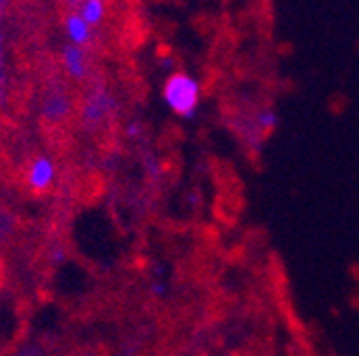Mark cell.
I'll list each match as a JSON object with an SVG mask.
<instances>
[{"label": "cell", "instance_id": "cell-1", "mask_svg": "<svg viewBox=\"0 0 359 356\" xmlns=\"http://www.w3.org/2000/svg\"><path fill=\"white\" fill-rule=\"evenodd\" d=\"M163 99L175 115L193 118L199 107V99H201L199 83L195 77H191L187 73H173L165 81Z\"/></svg>", "mask_w": 359, "mask_h": 356}, {"label": "cell", "instance_id": "cell-2", "mask_svg": "<svg viewBox=\"0 0 359 356\" xmlns=\"http://www.w3.org/2000/svg\"><path fill=\"white\" fill-rule=\"evenodd\" d=\"M54 177H56V166L48 156H39L32 160V164L28 169V184L32 190H36V192L48 190L54 182Z\"/></svg>", "mask_w": 359, "mask_h": 356}, {"label": "cell", "instance_id": "cell-3", "mask_svg": "<svg viewBox=\"0 0 359 356\" xmlns=\"http://www.w3.org/2000/svg\"><path fill=\"white\" fill-rule=\"evenodd\" d=\"M65 34L71 45L83 48L93 38V26H90L77 11H69L65 15Z\"/></svg>", "mask_w": 359, "mask_h": 356}, {"label": "cell", "instance_id": "cell-4", "mask_svg": "<svg viewBox=\"0 0 359 356\" xmlns=\"http://www.w3.org/2000/svg\"><path fill=\"white\" fill-rule=\"evenodd\" d=\"M111 109H114V99H111L107 92L99 90L95 97H90V99L86 101V105H83V109H81L83 124H88V126L99 124Z\"/></svg>", "mask_w": 359, "mask_h": 356}, {"label": "cell", "instance_id": "cell-5", "mask_svg": "<svg viewBox=\"0 0 359 356\" xmlns=\"http://www.w3.org/2000/svg\"><path fill=\"white\" fill-rule=\"evenodd\" d=\"M62 66L65 71L69 73V77L81 81L86 79L88 75V56L83 52V48H77V45H65L62 48Z\"/></svg>", "mask_w": 359, "mask_h": 356}, {"label": "cell", "instance_id": "cell-6", "mask_svg": "<svg viewBox=\"0 0 359 356\" xmlns=\"http://www.w3.org/2000/svg\"><path fill=\"white\" fill-rule=\"evenodd\" d=\"M69 109H71V99L62 87H58V90L56 87L50 90L43 101V115L48 120H62L69 113Z\"/></svg>", "mask_w": 359, "mask_h": 356}, {"label": "cell", "instance_id": "cell-7", "mask_svg": "<svg viewBox=\"0 0 359 356\" xmlns=\"http://www.w3.org/2000/svg\"><path fill=\"white\" fill-rule=\"evenodd\" d=\"M77 13L90 24V26H99L105 20V0H81Z\"/></svg>", "mask_w": 359, "mask_h": 356}, {"label": "cell", "instance_id": "cell-8", "mask_svg": "<svg viewBox=\"0 0 359 356\" xmlns=\"http://www.w3.org/2000/svg\"><path fill=\"white\" fill-rule=\"evenodd\" d=\"M135 132H140V124H130L128 126V135L130 137H135Z\"/></svg>", "mask_w": 359, "mask_h": 356}, {"label": "cell", "instance_id": "cell-9", "mask_svg": "<svg viewBox=\"0 0 359 356\" xmlns=\"http://www.w3.org/2000/svg\"><path fill=\"white\" fill-rule=\"evenodd\" d=\"M7 7H9V0H0V17H3V13L7 11Z\"/></svg>", "mask_w": 359, "mask_h": 356}]
</instances>
